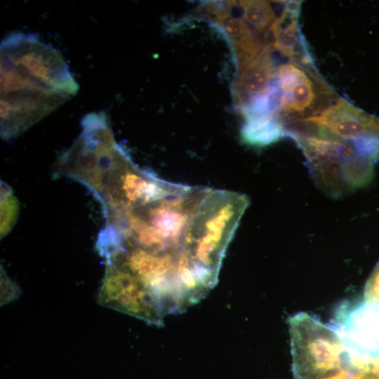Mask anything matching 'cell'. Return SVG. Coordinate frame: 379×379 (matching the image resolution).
<instances>
[{
  "instance_id": "1",
  "label": "cell",
  "mask_w": 379,
  "mask_h": 379,
  "mask_svg": "<svg viewBox=\"0 0 379 379\" xmlns=\"http://www.w3.org/2000/svg\"><path fill=\"white\" fill-rule=\"evenodd\" d=\"M0 132L15 138L77 92L79 86L57 49L33 34L14 32L0 46Z\"/></svg>"
},
{
  "instance_id": "2",
  "label": "cell",
  "mask_w": 379,
  "mask_h": 379,
  "mask_svg": "<svg viewBox=\"0 0 379 379\" xmlns=\"http://www.w3.org/2000/svg\"><path fill=\"white\" fill-rule=\"evenodd\" d=\"M248 204L244 194L207 188L192 215V241L203 265L215 275Z\"/></svg>"
},
{
  "instance_id": "3",
  "label": "cell",
  "mask_w": 379,
  "mask_h": 379,
  "mask_svg": "<svg viewBox=\"0 0 379 379\" xmlns=\"http://www.w3.org/2000/svg\"><path fill=\"white\" fill-rule=\"evenodd\" d=\"M294 379H321L341 368L344 345L331 326L299 312L288 319Z\"/></svg>"
},
{
  "instance_id": "4",
  "label": "cell",
  "mask_w": 379,
  "mask_h": 379,
  "mask_svg": "<svg viewBox=\"0 0 379 379\" xmlns=\"http://www.w3.org/2000/svg\"><path fill=\"white\" fill-rule=\"evenodd\" d=\"M331 327L344 345L347 363L379 361V303H345L337 310Z\"/></svg>"
},
{
  "instance_id": "5",
  "label": "cell",
  "mask_w": 379,
  "mask_h": 379,
  "mask_svg": "<svg viewBox=\"0 0 379 379\" xmlns=\"http://www.w3.org/2000/svg\"><path fill=\"white\" fill-rule=\"evenodd\" d=\"M98 302L149 324L160 326L164 321L138 280L127 270L112 262L105 261Z\"/></svg>"
},
{
  "instance_id": "6",
  "label": "cell",
  "mask_w": 379,
  "mask_h": 379,
  "mask_svg": "<svg viewBox=\"0 0 379 379\" xmlns=\"http://www.w3.org/2000/svg\"><path fill=\"white\" fill-rule=\"evenodd\" d=\"M295 62L281 65L277 69V79L281 91V106L277 118L284 120H303L306 114L315 115V103L319 91L329 90L325 86L316 88L314 79L318 77L308 68Z\"/></svg>"
},
{
  "instance_id": "7",
  "label": "cell",
  "mask_w": 379,
  "mask_h": 379,
  "mask_svg": "<svg viewBox=\"0 0 379 379\" xmlns=\"http://www.w3.org/2000/svg\"><path fill=\"white\" fill-rule=\"evenodd\" d=\"M304 121L321 126L333 134L349 140L379 131V125L371 117L340 98L319 114L303 119Z\"/></svg>"
},
{
  "instance_id": "8",
  "label": "cell",
  "mask_w": 379,
  "mask_h": 379,
  "mask_svg": "<svg viewBox=\"0 0 379 379\" xmlns=\"http://www.w3.org/2000/svg\"><path fill=\"white\" fill-rule=\"evenodd\" d=\"M300 3L289 1L284 11L270 27L272 35L270 45L303 67H312V59L300 32L298 17Z\"/></svg>"
},
{
  "instance_id": "9",
  "label": "cell",
  "mask_w": 379,
  "mask_h": 379,
  "mask_svg": "<svg viewBox=\"0 0 379 379\" xmlns=\"http://www.w3.org/2000/svg\"><path fill=\"white\" fill-rule=\"evenodd\" d=\"M272 46H266L244 69L239 72L234 92L241 108L252 99L267 91L277 78L276 69L271 55Z\"/></svg>"
},
{
  "instance_id": "10",
  "label": "cell",
  "mask_w": 379,
  "mask_h": 379,
  "mask_svg": "<svg viewBox=\"0 0 379 379\" xmlns=\"http://www.w3.org/2000/svg\"><path fill=\"white\" fill-rule=\"evenodd\" d=\"M213 15L216 24L226 33L232 43L239 72H241L260 53L261 44L244 20L232 15L227 10Z\"/></svg>"
},
{
  "instance_id": "11",
  "label": "cell",
  "mask_w": 379,
  "mask_h": 379,
  "mask_svg": "<svg viewBox=\"0 0 379 379\" xmlns=\"http://www.w3.org/2000/svg\"><path fill=\"white\" fill-rule=\"evenodd\" d=\"M286 128L275 117L247 118L241 130L244 142L256 146H265L277 142L286 135Z\"/></svg>"
},
{
  "instance_id": "12",
  "label": "cell",
  "mask_w": 379,
  "mask_h": 379,
  "mask_svg": "<svg viewBox=\"0 0 379 379\" xmlns=\"http://www.w3.org/2000/svg\"><path fill=\"white\" fill-rule=\"evenodd\" d=\"M244 18L255 30L262 32L275 20V15L270 4L265 1H241Z\"/></svg>"
},
{
  "instance_id": "13",
  "label": "cell",
  "mask_w": 379,
  "mask_h": 379,
  "mask_svg": "<svg viewBox=\"0 0 379 379\" xmlns=\"http://www.w3.org/2000/svg\"><path fill=\"white\" fill-rule=\"evenodd\" d=\"M19 213L18 199L11 188L1 183V237H5L14 226Z\"/></svg>"
},
{
  "instance_id": "14",
  "label": "cell",
  "mask_w": 379,
  "mask_h": 379,
  "mask_svg": "<svg viewBox=\"0 0 379 379\" xmlns=\"http://www.w3.org/2000/svg\"><path fill=\"white\" fill-rule=\"evenodd\" d=\"M364 300L379 303V262L369 276L364 287Z\"/></svg>"
}]
</instances>
